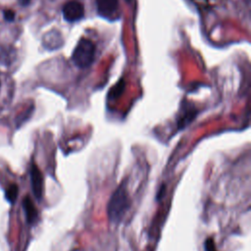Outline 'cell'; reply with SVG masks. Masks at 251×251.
I'll return each mask as SVG.
<instances>
[{
	"label": "cell",
	"mask_w": 251,
	"mask_h": 251,
	"mask_svg": "<svg viewBox=\"0 0 251 251\" xmlns=\"http://www.w3.org/2000/svg\"><path fill=\"white\" fill-rule=\"evenodd\" d=\"M130 206V198L126 185L122 183L112 194L108 203V217L109 220L118 224L126 215Z\"/></svg>",
	"instance_id": "obj_1"
},
{
	"label": "cell",
	"mask_w": 251,
	"mask_h": 251,
	"mask_svg": "<svg viewBox=\"0 0 251 251\" xmlns=\"http://www.w3.org/2000/svg\"><path fill=\"white\" fill-rule=\"evenodd\" d=\"M94 58L95 45L91 40L87 38H81L73 51L72 60L74 64L80 69H84L93 63Z\"/></svg>",
	"instance_id": "obj_2"
},
{
	"label": "cell",
	"mask_w": 251,
	"mask_h": 251,
	"mask_svg": "<svg viewBox=\"0 0 251 251\" xmlns=\"http://www.w3.org/2000/svg\"><path fill=\"white\" fill-rule=\"evenodd\" d=\"M64 19L69 23L79 21L84 16V7L77 0H71L64 4L62 8Z\"/></svg>",
	"instance_id": "obj_3"
},
{
	"label": "cell",
	"mask_w": 251,
	"mask_h": 251,
	"mask_svg": "<svg viewBox=\"0 0 251 251\" xmlns=\"http://www.w3.org/2000/svg\"><path fill=\"white\" fill-rule=\"evenodd\" d=\"M98 14L106 19L117 17L119 9L118 0H95Z\"/></svg>",
	"instance_id": "obj_4"
},
{
	"label": "cell",
	"mask_w": 251,
	"mask_h": 251,
	"mask_svg": "<svg viewBox=\"0 0 251 251\" xmlns=\"http://www.w3.org/2000/svg\"><path fill=\"white\" fill-rule=\"evenodd\" d=\"M29 174H30V183H31L33 194L36 197V199L40 200L43 194V176L40 170L34 163H32L30 166Z\"/></svg>",
	"instance_id": "obj_5"
},
{
	"label": "cell",
	"mask_w": 251,
	"mask_h": 251,
	"mask_svg": "<svg viewBox=\"0 0 251 251\" xmlns=\"http://www.w3.org/2000/svg\"><path fill=\"white\" fill-rule=\"evenodd\" d=\"M64 43L62 34L58 30H50L44 34L42 38V44L45 49L55 50L59 49Z\"/></svg>",
	"instance_id": "obj_6"
},
{
	"label": "cell",
	"mask_w": 251,
	"mask_h": 251,
	"mask_svg": "<svg viewBox=\"0 0 251 251\" xmlns=\"http://www.w3.org/2000/svg\"><path fill=\"white\" fill-rule=\"evenodd\" d=\"M23 207L28 224H34L38 219V212L29 196H25L23 200Z\"/></svg>",
	"instance_id": "obj_7"
},
{
	"label": "cell",
	"mask_w": 251,
	"mask_h": 251,
	"mask_svg": "<svg viewBox=\"0 0 251 251\" xmlns=\"http://www.w3.org/2000/svg\"><path fill=\"white\" fill-rule=\"evenodd\" d=\"M15 54L13 53V49L7 47L0 48V64L8 66L13 62V57Z\"/></svg>",
	"instance_id": "obj_8"
},
{
	"label": "cell",
	"mask_w": 251,
	"mask_h": 251,
	"mask_svg": "<svg viewBox=\"0 0 251 251\" xmlns=\"http://www.w3.org/2000/svg\"><path fill=\"white\" fill-rule=\"evenodd\" d=\"M18 191H19L18 186H17L16 184H11V185L6 189V192H5V197H6V199H7L10 203H14L15 200L17 199Z\"/></svg>",
	"instance_id": "obj_9"
},
{
	"label": "cell",
	"mask_w": 251,
	"mask_h": 251,
	"mask_svg": "<svg viewBox=\"0 0 251 251\" xmlns=\"http://www.w3.org/2000/svg\"><path fill=\"white\" fill-rule=\"evenodd\" d=\"M3 16L7 22H13L15 20V12L13 10H10V9L4 10Z\"/></svg>",
	"instance_id": "obj_10"
},
{
	"label": "cell",
	"mask_w": 251,
	"mask_h": 251,
	"mask_svg": "<svg viewBox=\"0 0 251 251\" xmlns=\"http://www.w3.org/2000/svg\"><path fill=\"white\" fill-rule=\"evenodd\" d=\"M205 250L206 251H217L214 240L212 238H208L205 242Z\"/></svg>",
	"instance_id": "obj_11"
},
{
	"label": "cell",
	"mask_w": 251,
	"mask_h": 251,
	"mask_svg": "<svg viewBox=\"0 0 251 251\" xmlns=\"http://www.w3.org/2000/svg\"><path fill=\"white\" fill-rule=\"evenodd\" d=\"M21 3H22L23 5H26V4L29 3V0H21Z\"/></svg>",
	"instance_id": "obj_12"
}]
</instances>
